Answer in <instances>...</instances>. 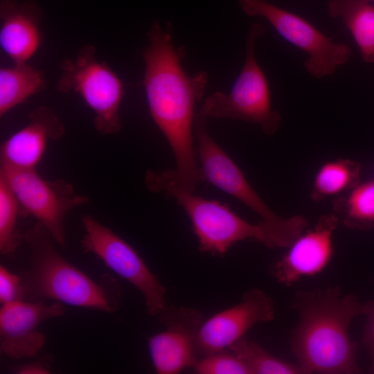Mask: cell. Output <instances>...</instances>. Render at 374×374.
I'll use <instances>...</instances> for the list:
<instances>
[{
  "instance_id": "6da1fadb",
  "label": "cell",
  "mask_w": 374,
  "mask_h": 374,
  "mask_svg": "<svg viewBox=\"0 0 374 374\" xmlns=\"http://www.w3.org/2000/svg\"><path fill=\"white\" fill-rule=\"evenodd\" d=\"M144 87L150 112L167 139L175 155L176 168L163 172L177 187L194 193L204 181L193 144L194 109L204 94L208 74L189 76L181 65L182 48L176 49L170 26L155 21L148 33Z\"/></svg>"
},
{
  "instance_id": "7a4b0ae2",
  "label": "cell",
  "mask_w": 374,
  "mask_h": 374,
  "mask_svg": "<svg viewBox=\"0 0 374 374\" xmlns=\"http://www.w3.org/2000/svg\"><path fill=\"white\" fill-rule=\"evenodd\" d=\"M290 305L299 316L291 332V348L302 373L357 374V344L350 335L353 320L364 303L338 286L298 290Z\"/></svg>"
},
{
  "instance_id": "3957f363",
  "label": "cell",
  "mask_w": 374,
  "mask_h": 374,
  "mask_svg": "<svg viewBox=\"0 0 374 374\" xmlns=\"http://www.w3.org/2000/svg\"><path fill=\"white\" fill-rule=\"evenodd\" d=\"M24 238L30 249V268L21 277L25 297L110 313L118 309L122 290L111 274H104L94 280L74 267L56 251L49 231L39 222Z\"/></svg>"
},
{
  "instance_id": "277c9868",
  "label": "cell",
  "mask_w": 374,
  "mask_h": 374,
  "mask_svg": "<svg viewBox=\"0 0 374 374\" xmlns=\"http://www.w3.org/2000/svg\"><path fill=\"white\" fill-rule=\"evenodd\" d=\"M144 181L150 190L164 192L184 208L191 221L202 252L223 256L233 244L247 239L258 241L269 249L287 248L303 230L298 224L285 227L262 221L258 224H251L233 213L226 204L206 199L177 187L163 172L148 170Z\"/></svg>"
},
{
  "instance_id": "5b68a950",
  "label": "cell",
  "mask_w": 374,
  "mask_h": 374,
  "mask_svg": "<svg viewBox=\"0 0 374 374\" xmlns=\"http://www.w3.org/2000/svg\"><path fill=\"white\" fill-rule=\"evenodd\" d=\"M266 27L253 23L248 32L245 60L242 70L228 93L217 91L206 98L198 111L206 118H231L259 125L267 135L274 134L281 121L273 109L267 79L256 57L257 40Z\"/></svg>"
},
{
  "instance_id": "8992f818",
  "label": "cell",
  "mask_w": 374,
  "mask_h": 374,
  "mask_svg": "<svg viewBox=\"0 0 374 374\" xmlns=\"http://www.w3.org/2000/svg\"><path fill=\"white\" fill-rule=\"evenodd\" d=\"M61 75L56 88L59 92L75 91L95 114L93 124L103 135L117 134L122 129L119 109L124 85L105 62L97 57L93 45H85L75 60L60 63Z\"/></svg>"
},
{
  "instance_id": "52a82bcc",
  "label": "cell",
  "mask_w": 374,
  "mask_h": 374,
  "mask_svg": "<svg viewBox=\"0 0 374 374\" xmlns=\"http://www.w3.org/2000/svg\"><path fill=\"white\" fill-rule=\"evenodd\" d=\"M0 175L6 179L19 204L22 216L32 215L49 231L53 240L66 246L64 222L67 213L89 202V197L76 194L70 182L42 177L34 169L1 166Z\"/></svg>"
},
{
  "instance_id": "ba28073f",
  "label": "cell",
  "mask_w": 374,
  "mask_h": 374,
  "mask_svg": "<svg viewBox=\"0 0 374 374\" xmlns=\"http://www.w3.org/2000/svg\"><path fill=\"white\" fill-rule=\"evenodd\" d=\"M243 12L251 17L265 18L286 41L305 53L304 66L313 77L332 75L350 59L351 50L344 43H335L296 13L267 0H239Z\"/></svg>"
},
{
  "instance_id": "9c48e42d",
  "label": "cell",
  "mask_w": 374,
  "mask_h": 374,
  "mask_svg": "<svg viewBox=\"0 0 374 374\" xmlns=\"http://www.w3.org/2000/svg\"><path fill=\"white\" fill-rule=\"evenodd\" d=\"M85 233L81 240L84 252L96 255L105 265L125 279L143 295L146 311L157 317L168 305L166 287L147 267L137 251L93 217H81Z\"/></svg>"
},
{
  "instance_id": "30bf717a",
  "label": "cell",
  "mask_w": 374,
  "mask_h": 374,
  "mask_svg": "<svg viewBox=\"0 0 374 374\" xmlns=\"http://www.w3.org/2000/svg\"><path fill=\"white\" fill-rule=\"evenodd\" d=\"M206 119L199 112L195 115L196 152L204 181L242 202L267 224L278 227L293 224L299 215L281 217L264 202L238 166L210 136L206 127Z\"/></svg>"
},
{
  "instance_id": "8fae6325",
  "label": "cell",
  "mask_w": 374,
  "mask_h": 374,
  "mask_svg": "<svg viewBox=\"0 0 374 374\" xmlns=\"http://www.w3.org/2000/svg\"><path fill=\"white\" fill-rule=\"evenodd\" d=\"M166 330L148 339L151 359L159 374H177L197 360V340L204 321L191 308L167 305L156 317Z\"/></svg>"
},
{
  "instance_id": "7c38bea8",
  "label": "cell",
  "mask_w": 374,
  "mask_h": 374,
  "mask_svg": "<svg viewBox=\"0 0 374 374\" xmlns=\"http://www.w3.org/2000/svg\"><path fill=\"white\" fill-rule=\"evenodd\" d=\"M275 315L269 296L258 288L247 290L240 303L204 321L197 340V359L226 350L253 326L271 321Z\"/></svg>"
},
{
  "instance_id": "4fadbf2b",
  "label": "cell",
  "mask_w": 374,
  "mask_h": 374,
  "mask_svg": "<svg viewBox=\"0 0 374 374\" xmlns=\"http://www.w3.org/2000/svg\"><path fill=\"white\" fill-rule=\"evenodd\" d=\"M339 221L336 214L320 216L312 228L304 231L271 265V275L278 283L290 287L303 277L321 273L332 260V237Z\"/></svg>"
},
{
  "instance_id": "5bb4252c",
  "label": "cell",
  "mask_w": 374,
  "mask_h": 374,
  "mask_svg": "<svg viewBox=\"0 0 374 374\" xmlns=\"http://www.w3.org/2000/svg\"><path fill=\"white\" fill-rule=\"evenodd\" d=\"M60 302L17 301L2 305L0 310L1 352L12 358L35 356L44 344V336L37 328L44 321L62 316Z\"/></svg>"
},
{
  "instance_id": "9a60e30c",
  "label": "cell",
  "mask_w": 374,
  "mask_h": 374,
  "mask_svg": "<svg viewBox=\"0 0 374 374\" xmlns=\"http://www.w3.org/2000/svg\"><path fill=\"white\" fill-rule=\"evenodd\" d=\"M65 127L55 112L40 105L29 115L28 123L1 145V165L34 169L41 161L47 143L61 139Z\"/></svg>"
},
{
  "instance_id": "2e32d148",
  "label": "cell",
  "mask_w": 374,
  "mask_h": 374,
  "mask_svg": "<svg viewBox=\"0 0 374 374\" xmlns=\"http://www.w3.org/2000/svg\"><path fill=\"white\" fill-rule=\"evenodd\" d=\"M42 18L35 1L0 0V46L14 64L26 63L38 51Z\"/></svg>"
},
{
  "instance_id": "e0dca14e",
  "label": "cell",
  "mask_w": 374,
  "mask_h": 374,
  "mask_svg": "<svg viewBox=\"0 0 374 374\" xmlns=\"http://www.w3.org/2000/svg\"><path fill=\"white\" fill-rule=\"evenodd\" d=\"M327 8L350 32L363 60L374 63V5L368 0H330Z\"/></svg>"
},
{
  "instance_id": "ac0fdd59",
  "label": "cell",
  "mask_w": 374,
  "mask_h": 374,
  "mask_svg": "<svg viewBox=\"0 0 374 374\" xmlns=\"http://www.w3.org/2000/svg\"><path fill=\"white\" fill-rule=\"evenodd\" d=\"M46 81L44 72L26 63L14 64L0 69V116L30 96L43 91Z\"/></svg>"
},
{
  "instance_id": "d6986e66",
  "label": "cell",
  "mask_w": 374,
  "mask_h": 374,
  "mask_svg": "<svg viewBox=\"0 0 374 374\" xmlns=\"http://www.w3.org/2000/svg\"><path fill=\"white\" fill-rule=\"evenodd\" d=\"M361 165L348 159L328 161L316 173L311 197L314 201L350 190L360 181Z\"/></svg>"
},
{
  "instance_id": "ffe728a7",
  "label": "cell",
  "mask_w": 374,
  "mask_h": 374,
  "mask_svg": "<svg viewBox=\"0 0 374 374\" xmlns=\"http://www.w3.org/2000/svg\"><path fill=\"white\" fill-rule=\"evenodd\" d=\"M333 207L347 228L371 229L374 226V181L357 184L348 195L335 199Z\"/></svg>"
},
{
  "instance_id": "44dd1931",
  "label": "cell",
  "mask_w": 374,
  "mask_h": 374,
  "mask_svg": "<svg viewBox=\"0 0 374 374\" xmlns=\"http://www.w3.org/2000/svg\"><path fill=\"white\" fill-rule=\"evenodd\" d=\"M228 348L247 365L251 374H302L297 364L275 357L244 336Z\"/></svg>"
},
{
  "instance_id": "7402d4cb",
  "label": "cell",
  "mask_w": 374,
  "mask_h": 374,
  "mask_svg": "<svg viewBox=\"0 0 374 374\" xmlns=\"http://www.w3.org/2000/svg\"><path fill=\"white\" fill-rule=\"evenodd\" d=\"M19 214L18 200L0 175V253L3 256L12 255L20 244L21 237L15 229Z\"/></svg>"
},
{
  "instance_id": "603a6c76",
  "label": "cell",
  "mask_w": 374,
  "mask_h": 374,
  "mask_svg": "<svg viewBox=\"0 0 374 374\" xmlns=\"http://www.w3.org/2000/svg\"><path fill=\"white\" fill-rule=\"evenodd\" d=\"M193 368L198 374H251L247 365L226 349L198 359Z\"/></svg>"
},
{
  "instance_id": "cb8c5ba5",
  "label": "cell",
  "mask_w": 374,
  "mask_h": 374,
  "mask_svg": "<svg viewBox=\"0 0 374 374\" xmlns=\"http://www.w3.org/2000/svg\"><path fill=\"white\" fill-rule=\"evenodd\" d=\"M24 298L21 278L1 265L0 302L1 305L24 300Z\"/></svg>"
},
{
  "instance_id": "d4e9b609",
  "label": "cell",
  "mask_w": 374,
  "mask_h": 374,
  "mask_svg": "<svg viewBox=\"0 0 374 374\" xmlns=\"http://www.w3.org/2000/svg\"><path fill=\"white\" fill-rule=\"evenodd\" d=\"M362 315L366 317L362 341L370 357L369 373L374 374V300L364 303Z\"/></svg>"
},
{
  "instance_id": "484cf974",
  "label": "cell",
  "mask_w": 374,
  "mask_h": 374,
  "mask_svg": "<svg viewBox=\"0 0 374 374\" xmlns=\"http://www.w3.org/2000/svg\"><path fill=\"white\" fill-rule=\"evenodd\" d=\"M52 361L48 357L41 359L20 364L13 369L15 373L19 374H46L51 373L50 363Z\"/></svg>"
},
{
  "instance_id": "4316f807",
  "label": "cell",
  "mask_w": 374,
  "mask_h": 374,
  "mask_svg": "<svg viewBox=\"0 0 374 374\" xmlns=\"http://www.w3.org/2000/svg\"><path fill=\"white\" fill-rule=\"evenodd\" d=\"M368 1L374 4V0H368Z\"/></svg>"
},
{
  "instance_id": "83f0119b",
  "label": "cell",
  "mask_w": 374,
  "mask_h": 374,
  "mask_svg": "<svg viewBox=\"0 0 374 374\" xmlns=\"http://www.w3.org/2000/svg\"><path fill=\"white\" fill-rule=\"evenodd\" d=\"M373 281H374V280H373Z\"/></svg>"
}]
</instances>
